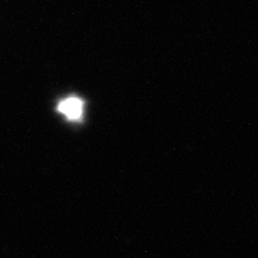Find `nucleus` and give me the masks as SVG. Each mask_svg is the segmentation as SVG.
<instances>
[{"instance_id": "obj_1", "label": "nucleus", "mask_w": 258, "mask_h": 258, "mask_svg": "<svg viewBox=\"0 0 258 258\" xmlns=\"http://www.w3.org/2000/svg\"><path fill=\"white\" fill-rule=\"evenodd\" d=\"M60 109H62L63 112H66L71 118H78V116L81 115V109H82V106H81V102L79 101H76V99H71V101L64 102Z\"/></svg>"}]
</instances>
